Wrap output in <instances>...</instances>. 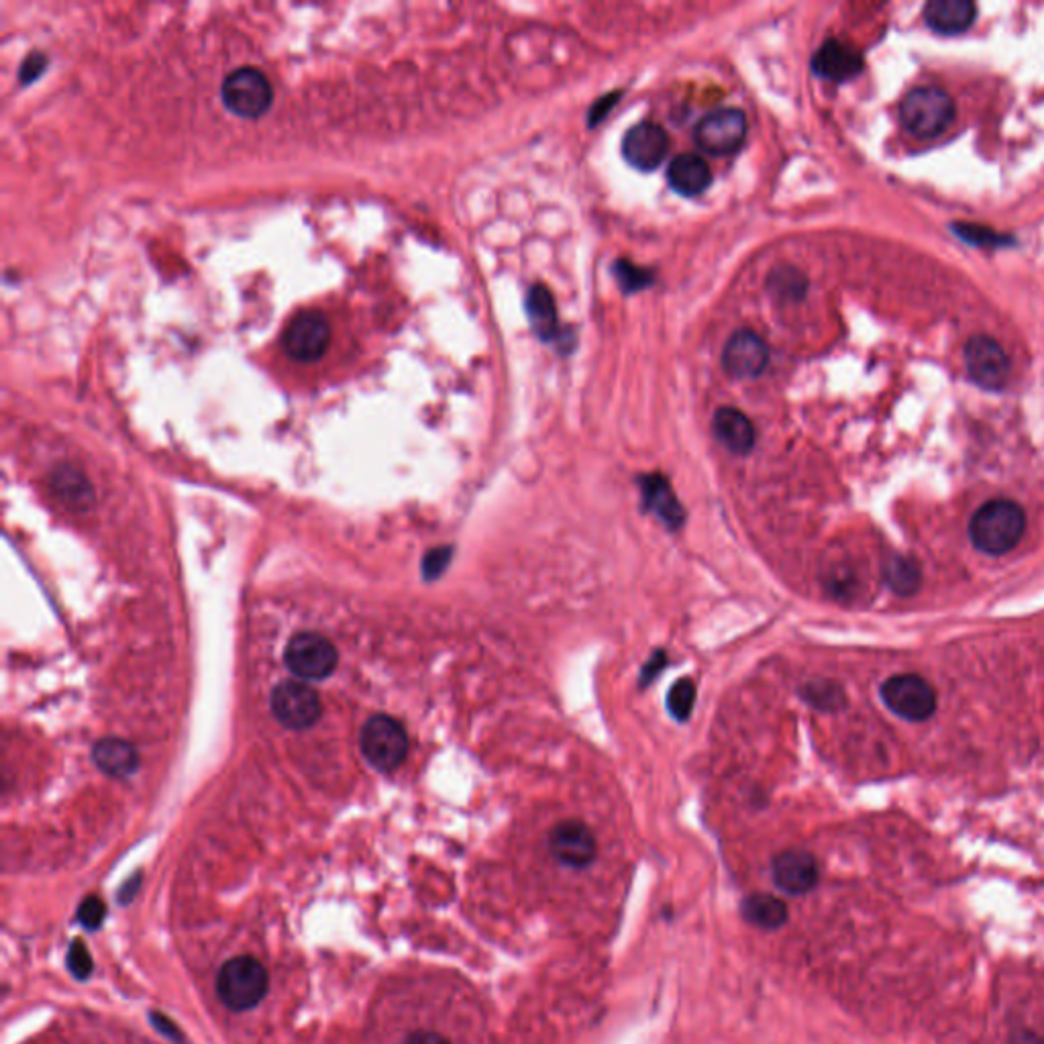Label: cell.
Returning <instances> with one entry per match:
<instances>
[{
	"label": "cell",
	"instance_id": "obj_21",
	"mask_svg": "<svg viewBox=\"0 0 1044 1044\" xmlns=\"http://www.w3.org/2000/svg\"><path fill=\"white\" fill-rule=\"evenodd\" d=\"M97 766L112 778H127L140 766V755L135 747L121 738H105L95 747Z\"/></svg>",
	"mask_w": 1044,
	"mask_h": 1044
},
{
	"label": "cell",
	"instance_id": "obj_23",
	"mask_svg": "<svg viewBox=\"0 0 1044 1044\" xmlns=\"http://www.w3.org/2000/svg\"><path fill=\"white\" fill-rule=\"evenodd\" d=\"M883 578L891 592L902 598L914 596L922 585V570H920L919 561L902 553H893L886 559Z\"/></svg>",
	"mask_w": 1044,
	"mask_h": 1044
},
{
	"label": "cell",
	"instance_id": "obj_17",
	"mask_svg": "<svg viewBox=\"0 0 1044 1044\" xmlns=\"http://www.w3.org/2000/svg\"><path fill=\"white\" fill-rule=\"evenodd\" d=\"M812 68L826 80L847 83L864 70V57L849 45L831 40L816 52V56L812 59Z\"/></svg>",
	"mask_w": 1044,
	"mask_h": 1044
},
{
	"label": "cell",
	"instance_id": "obj_22",
	"mask_svg": "<svg viewBox=\"0 0 1044 1044\" xmlns=\"http://www.w3.org/2000/svg\"><path fill=\"white\" fill-rule=\"evenodd\" d=\"M743 919L757 928L776 931L788 920V905L780 898L769 893H752L740 905Z\"/></svg>",
	"mask_w": 1044,
	"mask_h": 1044
},
{
	"label": "cell",
	"instance_id": "obj_10",
	"mask_svg": "<svg viewBox=\"0 0 1044 1044\" xmlns=\"http://www.w3.org/2000/svg\"><path fill=\"white\" fill-rule=\"evenodd\" d=\"M965 370L977 386L1000 391L1010 380V355L996 339L979 334L965 345Z\"/></svg>",
	"mask_w": 1044,
	"mask_h": 1044
},
{
	"label": "cell",
	"instance_id": "obj_3",
	"mask_svg": "<svg viewBox=\"0 0 1044 1044\" xmlns=\"http://www.w3.org/2000/svg\"><path fill=\"white\" fill-rule=\"evenodd\" d=\"M900 119L914 138L934 140L953 123L955 102L941 86H919L902 100Z\"/></svg>",
	"mask_w": 1044,
	"mask_h": 1044
},
{
	"label": "cell",
	"instance_id": "obj_2",
	"mask_svg": "<svg viewBox=\"0 0 1044 1044\" xmlns=\"http://www.w3.org/2000/svg\"><path fill=\"white\" fill-rule=\"evenodd\" d=\"M270 989V974L264 963L250 955H239L224 963L217 975V993L233 1012H248L262 1002Z\"/></svg>",
	"mask_w": 1044,
	"mask_h": 1044
},
{
	"label": "cell",
	"instance_id": "obj_12",
	"mask_svg": "<svg viewBox=\"0 0 1044 1044\" xmlns=\"http://www.w3.org/2000/svg\"><path fill=\"white\" fill-rule=\"evenodd\" d=\"M549 850L559 864L582 869L596 859V838L584 822H559L549 835Z\"/></svg>",
	"mask_w": 1044,
	"mask_h": 1044
},
{
	"label": "cell",
	"instance_id": "obj_35",
	"mask_svg": "<svg viewBox=\"0 0 1044 1044\" xmlns=\"http://www.w3.org/2000/svg\"><path fill=\"white\" fill-rule=\"evenodd\" d=\"M404 1044H451L446 1036L431 1031H420L410 1034Z\"/></svg>",
	"mask_w": 1044,
	"mask_h": 1044
},
{
	"label": "cell",
	"instance_id": "obj_37",
	"mask_svg": "<svg viewBox=\"0 0 1044 1044\" xmlns=\"http://www.w3.org/2000/svg\"><path fill=\"white\" fill-rule=\"evenodd\" d=\"M152 1022H154L155 1026H157V1031L164 1032L166 1036H169V1038H174V1041H180L182 1038L180 1032H178V1029H176L174 1024H169V1022H167L166 1016H160V1014H152Z\"/></svg>",
	"mask_w": 1044,
	"mask_h": 1044
},
{
	"label": "cell",
	"instance_id": "obj_19",
	"mask_svg": "<svg viewBox=\"0 0 1044 1044\" xmlns=\"http://www.w3.org/2000/svg\"><path fill=\"white\" fill-rule=\"evenodd\" d=\"M924 17L934 31L957 35L974 25L977 7L969 0H933L924 7Z\"/></svg>",
	"mask_w": 1044,
	"mask_h": 1044
},
{
	"label": "cell",
	"instance_id": "obj_7",
	"mask_svg": "<svg viewBox=\"0 0 1044 1044\" xmlns=\"http://www.w3.org/2000/svg\"><path fill=\"white\" fill-rule=\"evenodd\" d=\"M284 661L296 678L317 682L333 673L339 655L333 642L319 633H298L286 645Z\"/></svg>",
	"mask_w": 1044,
	"mask_h": 1044
},
{
	"label": "cell",
	"instance_id": "obj_14",
	"mask_svg": "<svg viewBox=\"0 0 1044 1044\" xmlns=\"http://www.w3.org/2000/svg\"><path fill=\"white\" fill-rule=\"evenodd\" d=\"M669 150V138L663 127L657 123H639L628 129L623 140V155L628 164L641 172H651L666 160Z\"/></svg>",
	"mask_w": 1044,
	"mask_h": 1044
},
{
	"label": "cell",
	"instance_id": "obj_33",
	"mask_svg": "<svg viewBox=\"0 0 1044 1044\" xmlns=\"http://www.w3.org/2000/svg\"><path fill=\"white\" fill-rule=\"evenodd\" d=\"M45 66H47V57L43 56V54H40V52L31 54V56H29L28 59L23 62V68H21V83H33V80H35V78H37V76H40L43 70H45Z\"/></svg>",
	"mask_w": 1044,
	"mask_h": 1044
},
{
	"label": "cell",
	"instance_id": "obj_29",
	"mask_svg": "<svg viewBox=\"0 0 1044 1044\" xmlns=\"http://www.w3.org/2000/svg\"><path fill=\"white\" fill-rule=\"evenodd\" d=\"M68 969H70V974L74 975L76 979H80V981L88 979L90 974H92V969H95L92 955H90V950L86 947V943L80 941V938L72 941L70 948H68Z\"/></svg>",
	"mask_w": 1044,
	"mask_h": 1044
},
{
	"label": "cell",
	"instance_id": "obj_26",
	"mask_svg": "<svg viewBox=\"0 0 1044 1044\" xmlns=\"http://www.w3.org/2000/svg\"><path fill=\"white\" fill-rule=\"evenodd\" d=\"M802 696L812 706H816L821 711H835L845 702L843 690L836 683L831 682L807 683L802 688Z\"/></svg>",
	"mask_w": 1044,
	"mask_h": 1044
},
{
	"label": "cell",
	"instance_id": "obj_15",
	"mask_svg": "<svg viewBox=\"0 0 1044 1044\" xmlns=\"http://www.w3.org/2000/svg\"><path fill=\"white\" fill-rule=\"evenodd\" d=\"M821 878L816 859L802 849L781 850L773 859V881L790 895H802L816 888Z\"/></svg>",
	"mask_w": 1044,
	"mask_h": 1044
},
{
	"label": "cell",
	"instance_id": "obj_9",
	"mask_svg": "<svg viewBox=\"0 0 1044 1044\" xmlns=\"http://www.w3.org/2000/svg\"><path fill=\"white\" fill-rule=\"evenodd\" d=\"M272 712L282 726L305 730L321 718V697L305 682L288 680L274 688Z\"/></svg>",
	"mask_w": 1044,
	"mask_h": 1044
},
{
	"label": "cell",
	"instance_id": "obj_27",
	"mask_svg": "<svg viewBox=\"0 0 1044 1044\" xmlns=\"http://www.w3.org/2000/svg\"><path fill=\"white\" fill-rule=\"evenodd\" d=\"M769 286L773 288V293L785 298V300H794V298H800L804 290H806V279L804 276H800L795 270L792 267H781V270H776L769 278Z\"/></svg>",
	"mask_w": 1044,
	"mask_h": 1044
},
{
	"label": "cell",
	"instance_id": "obj_1",
	"mask_svg": "<svg viewBox=\"0 0 1044 1044\" xmlns=\"http://www.w3.org/2000/svg\"><path fill=\"white\" fill-rule=\"evenodd\" d=\"M1026 532V513L1014 501L996 498L977 508L969 523V539L977 551L1000 558L1010 553Z\"/></svg>",
	"mask_w": 1044,
	"mask_h": 1044
},
{
	"label": "cell",
	"instance_id": "obj_36",
	"mask_svg": "<svg viewBox=\"0 0 1044 1044\" xmlns=\"http://www.w3.org/2000/svg\"><path fill=\"white\" fill-rule=\"evenodd\" d=\"M1008 1044H1044V1038L1034 1031H1016Z\"/></svg>",
	"mask_w": 1044,
	"mask_h": 1044
},
{
	"label": "cell",
	"instance_id": "obj_13",
	"mask_svg": "<svg viewBox=\"0 0 1044 1044\" xmlns=\"http://www.w3.org/2000/svg\"><path fill=\"white\" fill-rule=\"evenodd\" d=\"M723 363L724 370L730 376L751 380L763 374L769 363V348L759 334L752 333L749 329H743L726 341Z\"/></svg>",
	"mask_w": 1044,
	"mask_h": 1044
},
{
	"label": "cell",
	"instance_id": "obj_5",
	"mask_svg": "<svg viewBox=\"0 0 1044 1044\" xmlns=\"http://www.w3.org/2000/svg\"><path fill=\"white\" fill-rule=\"evenodd\" d=\"M360 747L363 757L372 766L388 773L403 766L404 757L408 752V735L396 718L388 714H376L363 724Z\"/></svg>",
	"mask_w": 1044,
	"mask_h": 1044
},
{
	"label": "cell",
	"instance_id": "obj_8",
	"mask_svg": "<svg viewBox=\"0 0 1044 1044\" xmlns=\"http://www.w3.org/2000/svg\"><path fill=\"white\" fill-rule=\"evenodd\" d=\"M331 343V325L321 310H303L282 334L286 355L298 363L319 362Z\"/></svg>",
	"mask_w": 1044,
	"mask_h": 1044
},
{
	"label": "cell",
	"instance_id": "obj_18",
	"mask_svg": "<svg viewBox=\"0 0 1044 1044\" xmlns=\"http://www.w3.org/2000/svg\"><path fill=\"white\" fill-rule=\"evenodd\" d=\"M712 431H714V437L735 455L751 453L757 441L755 427L749 417L730 406H724L714 413Z\"/></svg>",
	"mask_w": 1044,
	"mask_h": 1044
},
{
	"label": "cell",
	"instance_id": "obj_24",
	"mask_svg": "<svg viewBox=\"0 0 1044 1044\" xmlns=\"http://www.w3.org/2000/svg\"><path fill=\"white\" fill-rule=\"evenodd\" d=\"M527 315L530 329L541 339H551L558 331V307L543 284H535L527 296Z\"/></svg>",
	"mask_w": 1044,
	"mask_h": 1044
},
{
	"label": "cell",
	"instance_id": "obj_34",
	"mask_svg": "<svg viewBox=\"0 0 1044 1044\" xmlns=\"http://www.w3.org/2000/svg\"><path fill=\"white\" fill-rule=\"evenodd\" d=\"M668 666V655L663 651H655L653 657L645 663V668L641 671V685H649L653 682L655 678L666 669Z\"/></svg>",
	"mask_w": 1044,
	"mask_h": 1044
},
{
	"label": "cell",
	"instance_id": "obj_16",
	"mask_svg": "<svg viewBox=\"0 0 1044 1044\" xmlns=\"http://www.w3.org/2000/svg\"><path fill=\"white\" fill-rule=\"evenodd\" d=\"M641 486L642 508L653 513L669 530H680L685 523V510L682 502L678 501L668 477L661 474L642 475Z\"/></svg>",
	"mask_w": 1044,
	"mask_h": 1044
},
{
	"label": "cell",
	"instance_id": "obj_38",
	"mask_svg": "<svg viewBox=\"0 0 1044 1044\" xmlns=\"http://www.w3.org/2000/svg\"><path fill=\"white\" fill-rule=\"evenodd\" d=\"M138 886H140V881H138V879H133V883H131V879L127 881L125 886H123V890H121V902H123V904H127L129 900H133V895H135V888H138Z\"/></svg>",
	"mask_w": 1044,
	"mask_h": 1044
},
{
	"label": "cell",
	"instance_id": "obj_31",
	"mask_svg": "<svg viewBox=\"0 0 1044 1044\" xmlns=\"http://www.w3.org/2000/svg\"><path fill=\"white\" fill-rule=\"evenodd\" d=\"M451 549L449 547H439V549H432L431 553L425 558L422 561V571L429 580H435L437 575H441L446 571L449 561H451Z\"/></svg>",
	"mask_w": 1044,
	"mask_h": 1044
},
{
	"label": "cell",
	"instance_id": "obj_11",
	"mask_svg": "<svg viewBox=\"0 0 1044 1044\" xmlns=\"http://www.w3.org/2000/svg\"><path fill=\"white\" fill-rule=\"evenodd\" d=\"M747 117L738 109L712 112L697 123L696 143L706 154H735L747 140Z\"/></svg>",
	"mask_w": 1044,
	"mask_h": 1044
},
{
	"label": "cell",
	"instance_id": "obj_6",
	"mask_svg": "<svg viewBox=\"0 0 1044 1044\" xmlns=\"http://www.w3.org/2000/svg\"><path fill=\"white\" fill-rule=\"evenodd\" d=\"M224 107L243 119H260L274 102V88L264 72L238 68L224 78L221 88Z\"/></svg>",
	"mask_w": 1044,
	"mask_h": 1044
},
{
	"label": "cell",
	"instance_id": "obj_25",
	"mask_svg": "<svg viewBox=\"0 0 1044 1044\" xmlns=\"http://www.w3.org/2000/svg\"><path fill=\"white\" fill-rule=\"evenodd\" d=\"M696 704V683L692 678H682L669 688L668 711L675 721L685 723Z\"/></svg>",
	"mask_w": 1044,
	"mask_h": 1044
},
{
	"label": "cell",
	"instance_id": "obj_32",
	"mask_svg": "<svg viewBox=\"0 0 1044 1044\" xmlns=\"http://www.w3.org/2000/svg\"><path fill=\"white\" fill-rule=\"evenodd\" d=\"M616 276L625 284V290L633 293L637 288H642L647 284V272L637 270L630 264H620L616 267Z\"/></svg>",
	"mask_w": 1044,
	"mask_h": 1044
},
{
	"label": "cell",
	"instance_id": "obj_20",
	"mask_svg": "<svg viewBox=\"0 0 1044 1044\" xmlns=\"http://www.w3.org/2000/svg\"><path fill=\"white\" fill-rule=\"evenodd\" d=\"M668 180L683 196L702 195L711 186V167L694 154L678 155L668 169Z\"/></svg>",
	"mask_w": 1044,
	"mask_h": 1044
},
{
	"label": "cell",
	"instance_id": "obj_4",
	"mask_svg": "<svg viewBox=\"0 0 1044 1044\" xmlns=\"http://www.w3.org/2000/svg\"><path fill=\"white\" fill-rule=\"evenodd\" d=\"M879 696L888 711L908 723H924L936 711V692L919 673H898L881 683Z\"/></svg>",
	"mask_w": 1044,
	"mask_h": 1044
},
{
	"label": "cell",
	"instance_id": "obj_30",
	"mask_svg": "<svg viewBox=\"0 0 1044 1044\" xmlns=\"http://www.w3.org/2000/svg\"><path fill=\"white\" fill-rule=\"evenodd\" d=\"M107 919V904L98 895H88L78 908V920L88 931H97Z\"/></svg>",
	"mask_w": 1044,
	"mask_h": 1044
},
{
	"label": "cell",
	"instance_id": "obj_28",
	"mask_svg": "<svg viewBox=\"0 0 1044 1044\" xmlns=\"http://www.w3.org/2000/svg\"><path fill=\"white\" fill-rule=\"evenodd\" d=\"M56 487L64 501L83 504L86 498H90V490H88L86 480L70 468H64V470L57 472Z\"/></svg>",
	"mask_w": 1044,
	"mask_h": 1044
}]
</instances>
